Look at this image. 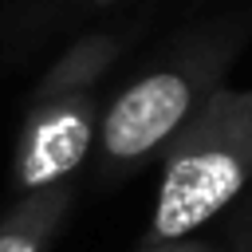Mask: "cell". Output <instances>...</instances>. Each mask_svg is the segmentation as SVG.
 Here are the masks:
<instances>
[{"mask_svg":"<svg viewBox=\"0 0 252 252\" xmlns=\"http://www.w3.org/2000/svg\"><path fill=\"white\" fill-rule=\"evenodd\" d=\"M252 181V87H213L165 146L142 248L193 236Z\"/></svg>","mask_w":252,"mask_h":252,"instance_id":"1","label":"cell"},{"mask_svg":"<svg viewBox=\"0 0 252 252\" xmlns=\"http://www.w3.org/2000/svg\"><path fill=\"white\" fill-rule=\"evenodd\" d=\"M114 55H118L114 35L102 32L83 35L32 87L12 158V177L20 193L67 185V177L87 161L98 126L94 91L110 71Z\"/></svg>","mask_w":252,"mask_h":252,"instance_id":"2","label":"cell"},{"mask_svg":"<svg viewBox=\"0 0 252 252\" xmlns=\"http://www.w3.org/2000/svg\"><path fill=\"white\" fill-rule=\"evenodd\" d=\"M217 87V63L158 67L126 83L98 118V146L110 165H134L165 150L197 102Z\"/></svg>","mask_w":252,"mask_h":252,"instance_id":"3","label":"cell"},{"mask_svg":"<svg viewBox=\"0 0 252 252\" xmlns=\"http://www.w3.org/2000/svg\"><path fill=\"white\" fill-rule=\"evenodd\" d=\"M71 205V185H47L20 193V201L0 217V252H47Z\"/></svg>","mask_w":252,"mask_h":252,"instance_id":"4","label":"cell"},{"mask_svg":"<svg viewBox=\"0 0 252 252\" xmlns=\"http://www.w3.org/2000/svg\"><path fill=\"white\" fill-rule=\"evenodd\" d=\"M142 252H217V248H213V244H205V240H193V236H185V240L154 244V248H142Z\"/></svg>","mask_w":252,"mask_h":252,"instance_id":"5","label":"cell"},{"mask_svg":"<svg viewBox=\"0 0 252 252\" xmlns=\"http://www.w3.org/2000/svg\"><path fill=\"white\" fill-rule=\"evenodd\" d=\"M94 4H114V0H94Z\"/></svg>","mask_w":252,"mask_h":252,"instance_id":"6","label":"cell"}]
</instances>
